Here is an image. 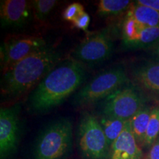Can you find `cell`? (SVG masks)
<instances>
[{
	"mask_svg": "<svg viewBox=\"0 0 159 159\" xmlns=\"http://www.w3.org/2000/svg\"><path fill=\"white\" fill-rule=\"evenodd\" d=\"M85 77V66L75 60L69 58L59 63L30 94V110L43 114L59 106L78 90Z\"/></svg>",
	"mask_w": 159,
	"mask_h": 159,
	"instance_id": "cell-1",
	"label": "cell"
},
{
	"mask_svg": "<svg viewBox=\"0 0 159 159\" xmlns=\"http://www.w3.org/2000/svg\"><path fill=\"white\" fill-rule=\"evenodd\" d=\"M59 60V53L49 47L25 57L3 73L2 93L8 97H16L35 89Z\"/></svg>",
	"mask_w": 159,
	"mask_h": 159,
	"instance_id": "cell-2",
	"label": "cell"
},
{
	"mask_svg": "<svg viewBox=\"0 0 159 159\" xmlns=\"http://www.w3.org/2000/svg\"><path fill=\"white\" fill-rule=\"evenodd\" d=\"M73 125L68 117H61L40 131L33 149V159H66L72 150Z\"/></svg>",
	"mask_w": 159,
	"mask_h": 159,
	"instance_id": "cell-3",
	"label": "cell"
},
{
	"mask_svg": "<svg viewBox=\"0 0 159 159\" xmlns=\"http://www.w3.org/2000/svg\"><path fill=\"white\" fill-rule=\"evenodd\" d=\"M128 83V75L122 66L105 69L76 91L73 95L72 104L75 106H85L97 102Z\"/></svg>",
	"mask_w": 159,
	"mask_h": 159,
	"instance_id": "cell-4",
	"label": "cell"
},
{
	"mask_svg": "<svg viewBox=\"0 0 159 159\" xmlns=\"http://www.w3.org/2000/svg\"><path fill=\"white\" fill-rule=\"evenodd\" d=\"M77 148L83 159H108V144L99 119L89 112L81 116L77 131Z\"/></svg>",
	"mask_w": 159,
	"mask_h": 159,
	"instance_id": "cell-5",
	"label": "cell"
},
{
	"mask_svg": "<svg viewBox=\"0 0 159 159\" xmlns=\"http://www.w3.org/2000/svg\"><path fill=\"white\" fill-rule=\"evenodd\" d=\"M143 107L144 99L142 94L128 83L104 99L102 115L128 121Z\"/></svg>",
	"mask_w": 159,
	"mask_h": 159,
	"instance_id": "cell-6",
	"label": "cell"
},
{
	"mask_svg": "<svg viewBox=\"0 0 159 159\" xmlns=\"http://www.w3.org/2000/svg\"><path fill=\"white\" fill-rule=\"evenodd\" d=\"M114 43L107 30L93 33L71 52L70 58L83 66H94L104 62L111 56Z\"/></svg>",
	"mask_w": 159,
	"mask_h": 159,
	"instance_id": "cell-7",
	"label": "cell"
},
{
	"mask_svg": "<svg viewBox=\"0 0 159 159\" xmlns=\"http://www.w3.org/2000/svg\"><path fill=\"white\" fill-rule=\"evenodd\" d=\"M48 47L42 37L18 35L10 37L4 41L1 48L2 69L4 73L11 67L33 53Z\"/></svg>",
	"mask_w": 159,
	"mask_h": 159,
	"instance_id": "cell-8",
	"label": "cell"
},
{
	"mask_svg": "<svg viewBox=\"0 0 159 159\" xmlns=\"http://www.w3.org/2000/svg\"><path fill=\"white\" fill-rule=\"evenodd\" d=\"M19 105L0 110V158L6 159L16 152L19 142Z\"/></svg>",
	"mask_w": 159,
	"mask_h": 159,
	"instance_id": "cell-9",
	"label": "cell"
},
{
	"mask_svg": "<svg viewBox=\"0 0 159 159\" xmlns=\"http://www.w3.org/2000/svg\"><path fill=\"white\" fill-rule=\"evenodd\" d=\"M32 4L26 0H4L0 4L2 26L20 28L30 21L33 10Z\"/></svg>",
	"mask_w": 159,
	"mask_h": 159,
	"instance_id": "cell-10",
	"label": "cell"
},
{
	"mask_svg": "<svg viewBox=\"0 0 159 159\" xmlns=\"http://www.w3.org/2000/svg\"><path fill=\"white\" fill-rule=\"evenodd\" d=\"M108 159H144L142 148L139 146L130 129V120L111 147Z\"/></svg>",
	"mask_w": 159,
	"mask_h": 159,
	"instance_id": "cell-11",
	"label": "cell"
},
{
	"mask_svg": "<svg viewBox=\"0 0 159 159\" xmlns=\"http://www.w3.org/2000/svg\"><path fill=\"white\" fill-rule=\"evenodd\" d=\"M135 82L147 90L159 94V63L147 61L136 66L132 70Z\"/></svg>",
	"mask_w": 159,
	"mask_h": 159,
	"instance_id": "cell-12",
	"label": "cell"
},
{
	"mask_svg": "<svg viewBox=\"0 0 159 159\" xmlns=\"http://www.w3.org/2000/svg\"><path fill=\"white\" fill-rule=\"evenodd\" d=\"M127 48H148L159 42L158 27H145L138 23L132 36L122 41Z\"/></svg>",
	"mask_w": 159,
	"mask_h": 159,
	"instance_id": "cell-13",
	"label": "cell"
},
{
	"mask_svg": "<svg viewBox=\"0 0 159 159\" xmlns=\"http://www.w3.org/2000/svg\"><path fill=\"white\" fill-rule=\"evenodd\" d=\"M137 22L145 27H158L159 12L151 7L140 5L136 1L127 11Z\"/></svg>",
	"mask_w": 159,
	"mask_h": 159,
	"instance_id": "cell-14",
	"label": "cell"
},
{
	"mask_svg": "<svg viewBox=\"0 0 159 159\" xmlns=\"http://www.w3.org/2000/svg\"><path fill=\"white\" fill-rule=\"evenodd\" d=\"M151 109L152 108L147 106L143 107L130 119L131 131L141 148L144 144L145 135L150 120Z\"/></svg>",
	"mask_w": 159,
	"mask_h": 159,
	"instance_id": "cell-15",
	"label": "cell"
},
{
	"mask_svg": "<svg viewBox=\"0 0 159 159\" xmlns=\"http://www.w3.org/2000/svg\"><path fill=\"white\" fill-rule=\"evenodd\" d=\"M99 123L104 131L108 144L111 147L124 130L127 121L115 117L102 115L99 119Z\"/></svg>",
	"mask_w": 159,
	"mask_h": 159,
	"instance_id": "cell-16",
	"label": "cell"
},
{
	"mask_svg": "<svg viewBox=\"0 0 159 159\" xmlns=\"http://www.w3.org/2000/svg\"><path fill=\"white\" fill-rule=\"evenodd\" d=\"M133 2L129 0H100L97 5V13L102 17L114 16L128 11Z\"/></svg>",
	"mask_w": 159,
	"mask_h": 159,
	"instance_id": "cell-17",
	"label": "cell"
},
{
	"mask_svg": "<svg viewBox=\"0 0 159 159\" xmlns=\"http://www.w3.org/2000/svg\"><path fill=\"white\" fill-rule=\"evenodd\" d=\"M159 137V107L151 109L150 117L145 135L144 148H150Z\"/></svg>",
	"mask_w": 159,
	"mask_h": 159,
	"instance_id": "cell-18",
	"label": "cell"
},
{
	"mask_svg": "<svg viewBox=\"0 0 159 159\" xmlns=\"http://www.w3.org/2000/svg\"><path fill=\"white\" fill-rule=\"evenodd\" d=\"M56 0H34L32 2L33 13L35 17L40 21L47 19L55 6L57 5Z\"/></svg>",
	"mask_w": 159,
	"mask_h": 159,
	"instance_id": "cell-19",
	"label": "cell"
},
{
	"mask_svg": "<svg viewBox=\"0 0 159 159\" xmlns=\"http://www.w3.org/2000/svg\"><path fill=\"white\" fill-rule=\"evenodd\" d=\"M84 11V7L80 3L74 2L66 7L63 13V18L66 21H74Z\"/></svg>",
	"mask_w": 159,
	"mask_h": 159,
	"instance_id": "cell-20",
	"label": "cell"
},
{
	"mask_svg": "<svg viewBox=\"0 0 159 159\" xmlns=\"http://www.w3.org/2000/svg\"><path fill=\"white\" fill-rule=\"evenodd\" d=\"M90 21V16L85 11L83 13H81L72 23L74 27H76V28L82 30H87Z\"/></svg>",
	"mask_w": 159,
	"mask_h": 159,
	"instance_id": "cell-21",
	"label": "cell"
},
{
	"mask_svg": "<svg viewBox=\"0 0 159 159\" xmlns=\"http://www.w3.org/2000/svg\"><path fill=\"white\" fill-rule=\"evenodd\" d=\"M144 159H159V137L150 147Z\"/></svg>",
	"mask_w": 159,
	"mask_h": 159,
	"instance_id": "cell-22",
	"label": "cell"
},
{
	"mask_svg": "<svg viewBox=\"0 0 159 159\" xmlns=\"http://www.w3.org/2000/svg\"><path fill=\"white\" fill-rule=\"evenodd\" d=\"M136 2L140 5L151 7L159 12V0H137Z\"/></svg>",
	"mask_w": 159,
	"mask_h": 159,
	"instance_id": "cell-23",
	"label": "cell"
},
{
	"mask_svg": "<svg viewBox=\"0 0 159 159\" xmlns=\"http://www.w3.org/2000/svg\"><path fill=\"white\" fill-rule=\"evenodd\" d=\"M155 55H156V61L159 63V42L156 45V49H155Z\"/></svg>",
	"mask_w": 159,
	"mask_h": 159,
	"instance_id": "cell-24",
	"label": "cell"
}]
</instances>
